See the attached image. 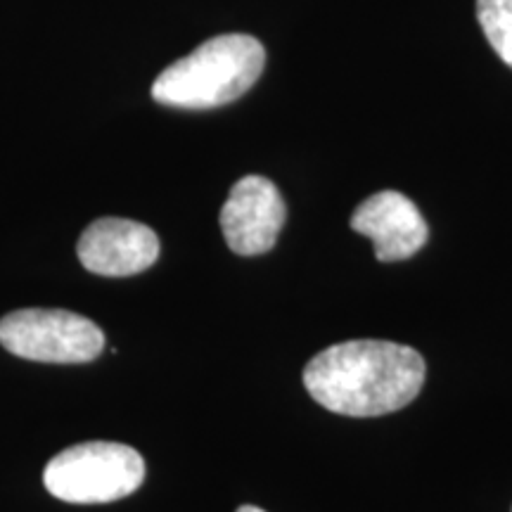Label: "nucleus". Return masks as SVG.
Masks as SVG:
<instances>
[{
	"mask_svg": "<svg viewBox=\"0 0 512 512\" xmlns=\"http://www.w3.org/2000/svg\"><path fill=\"white\" fill-rule=\"evenodd\" d=\"M477 19L489 46L512 67V0H477Z\"/></svg>",
	"mask_w": 512,
	"mask_h": 512,
	"instance_id": "8",
	"label": "nucleus"
},
{
	"mask_svg": "<svg viewBox=\"0 0 512 512\" xmlns=\"http://www.w3.org/2000/svg\"><path fill=\"white\" fill-rule=\"evenodd\" d=\"M238 512H266V510L256 508V505H242V508H238Z\"/></svg>",
	"mask_w": 512,
	"mask_h": 512,
	"instance_id": "9",
	"label": "nucleus"
},
{
	"mask_svg": "<svg viewBox=\"0 0 512 512\" xmlns=\"http://www.w3.org/2000/svg\"><path fill=\"white\" fill-rule=\"evenodd\" d=\"M351 228L373 240L375 259L382 264L406 261L418 254L430 238L420 209L396 190H382L358 204Z\"/></svg>",
	"mask_w": 512,
	"mask_h": 512,
	"instance_id": "7",
	"label": "nucleus"
},
{
	"mask_svg": "<svg viewBox=\"0 0 512 512\" xmlns=\"http://www.w3.org/2000/svg\"><path fill=\"white\" fill-rule=\"evenodd\" d=\"M264 64L266 50L254 36H214L166 67L152 98L178 110H214L242 98L259 81Z\"/></svg>",
	"mask_w": 512,
	"mask_h": 512,
	"instance_id": "2",
	"label": "nucleus"
},
{
	"mask_svg": "<svg viewBox=\"0 0 512 512\" xmlns=\"http://www.w3.org/2000/svg\"><path fill=\"white\" fill-rule=\"evenodd\" d=\"M145 479V460L136 448L114 441H86L50 460L43 472L48 494L64 503H112L131 496Z\"/></svg>",
	"mask_w": 512,
	"mask_h": 512,
	"instance_id": "3",
	"label": "nucleus"
},
{
	"mask_svg": "<svg viewBox=\"0 0 512 512\" xmlns=\"http://www.w3.org/2000/svg\"><path fill=\"white\" fill-rule=\"evenodd\" d=\"M285 219L287 207L275 183L264 176H245L223 204L221 230L235 254L256 256L275 247Z\"/></svg>",
	"mask_w": 512,
	"mask_h": 512,
	"instance_id": "5",
	"label": "nucleus"
},
{
	"mask_svg": "<svg viewBox=\"0 0 512 512\" xmlns=\"http://www.w3.org/2000/svg\"><path fill=\"white\" fill-rule=\"evenodd\" d=\"M0 344L38 363H88L105 349L93 320L64 309H19L0 320Z\"/></svg>",
	"mask_w": 512,
	"mask_h": 512,
	"instance_id": "4",
	"label": "nucleus"
},
{
	"mask_svg": "<svg viewBox=\"0 0 512 512\" xmlns=\"http://www.w3.org/2000/svg\"><path fill=\"white\" fill-rule=\"evenodd\" d=\"M425 373V358L406 344L354 339L313 356L304 387L332 413L377 418L406 408L420 394Z\"/></svg>",
	"mask_w": 512,
	"mask_h": 512,
	"instance_id": "1",
	"label": "nucleus"
},
{
	"mask_svg": "<svg viewBox=\"0 0 512 512\" xmlns=\"http://www.w3.org/2000/svg\"><path fill=\"white\" fill-rule=\"evenodd\" d=\"M79 261L86 271L105 278H126L155 266L159 238L152 228L128 219H98L83 230Z\"/></svg>",
	"mask_w": 512,
	"mask_h": 512,
	"instance_id": "6",
	"label": "nucleus"
}]
</instances>
